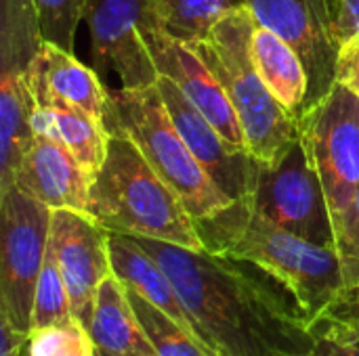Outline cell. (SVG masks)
<instances>
[{
	"instance_id": "6da1fadb",
	"label": "cell",
	"mask_w": 359,
	"mask_h": 356,
	"mask_svg": "<svg viewBox=\"0 0 359 356\" xmlns=\"http://www.w3.org/2000/svg\"><path fill=\"white\" fill-rule=\"evenodd\" d=\"M168 273L204 344L217 356H303L313 327L294 296L255 264L135 237Z\"/></svg>"
},
{
	"instance_id": "7a4b0ae2",
	"label": "cell",
	"mask_w": 359,
	"mask_h": 356,
	"mask_svg": "<svg viewBox=\"0 0 359 356\" xmlns=\"http://www.w3.org/2000/svg\"><path fill=\"white\" fill-rule=\"evenodd\" d=\"M198 233L204 250L255 264L280 281L311 325L339 308L345 281L337 248L307 241L238 204Z\"/></svg>"
},
{
	"instance_id": "3957f363",
	"label": "cell",
	"mask_w": 359,
	"mask_h": 356,
	"mask_svg": "<svg viewBox=\"0 0 359 356\" xmlns=\"http://www.w3.org/2000/svg\"><path fill=\"white\" fill-rule=\"evenodd\" d=\"M105 126L109 130L107 153L90 183L88 214L109 233L204 250L181 197L122 128Z\"/></svg>"
},
{
	"instance_id": "277c9868",
	"label": "cell",
	"mask_w": 359,
	"mask_h": 356,
	"mask_svg": "<svg viewBox=\"0 0 359 356\" xmlns=\"http://www.w3.org/2000/svg\"><path fill=\"white\" fill-rule=\"evenodd\" d=\"M255 15L242 4L227 13L208 38L189 44L225 88L242 124L250 153L263 166H276L299 136L297 120L278 103L250 57Z\"/></svg>"
},
{
	"instance_id": "5b68a950",
	"label": "cell",
	"mask_w": 359,
	"mask_h": 356,
	"mask_svg": "<svg viewBox=\"0 0 359 356\" xmlns=\"http://www.w3.org/2000/svg\"><path fill=\"white\" fill-rule=\"evenodd\" d=\"M105 124L122 128L139 145L154 170L181 197L196 227L221 218L236 206L179 134L156 84L109 92Z\"/></svg>"
},
{
	"instance_id": "8992f818",
	"label": "cell",
	"mask_w": 359,
	"mask_h": 356,
	"mask_svg": "<svg viewBox=\"0 0 359 356\" xmlns=\"http://www.w3.org/2000/svg\"><path fill=\"white\" fill-rule=\"evenodd\" d=\"M32 0H0V191L34 141V67L42 46Z\"/></svg>"
},
{
	"instance_id": "52a82bcc",
	"label": "cell",
	"mask_w": 359,
	"mask_h": 356,
	"mask_svg": "<svg viewBox=\"0 0 359 356\" xmlns=\"http://www.w3.org/2000/svg\"><path fill=\"white\" fill-rule=\"evenodd\" d=\"M53 210L15 185L0 191V313L32 332L38 279L48 252Z\"/></svg>"
},
{
	"instance_id": "ba28073f",
	"label": "cell",
	"mask_w": 359,
	"mask_h": 356,
	"mask_svg": "<svg viewBox=\"0 0 359 356\" xmlns=\"http://www.w3.org/2000/svg\"><path fill=\"white\" fill-rule=\"evenodd\" d=\"M297 126L324 185L337 229L359 195V97L337 82Z\"/></svg>"
},
{
	"instance_id": "9c48e42d",
	"label": "cell",
	"mask_w": 359,
	"mask_h": 356,
	"mask_svg": "<svg viewBox=\"0 0 359 356\" xmlns=\"http://www.w3.org/2000/svg\"><path fill=\"white\" fill-rule=\"evenodd\" d=\"M250 210L307 241L337 248L324 185L299 136L276 166L261 164Z\"/></svg>"
},
{
	"instance_id": "30bf717a",
	"label": "cell",
	"mask_w": 359,
	"mask_h": 356,
	"mask_svg": "<svg viewBox=\"0 0 359 356\" xmlns=\"http://www.w3.org/2000/svg\"><path fill=\"white\" fill-rule=\"evenodd\" d=\"M84 19L90 27L97 73L114 71L122 88L158 82L160 73L145 44V36L162 27L156 0H86Z\"/></svg>"
},
{
	"instance_id": "8fae6325",
	"label": "cell",
	"mask_w": 359,
	"mask_h": 356,
	"mask_svg": "<svg viewBox=\"0 0 359 356\" xmlns=\"http://www.w3.org/2000/svg\"><path fill=\"white\" fill-rule=\"evenodd\" d=\"M259 23L284 38L301 57L307 78V111L337 84L339 46L334 17L339 0H242ZM305 111V113H307Z\"/></svg>"
},
{
	"instance_id": "7c38bea8",
	"label": "cell",
	"mask_w": 359,
	"mask_h": 356,
	"mask_svg": "<svg viewBox=\"0 0 359 356\" xmlns=\"http://www.w3.org/2000/svg\"><path fill=\"white\" fill-rule=\"evenodd\" d=\"M156 86L179 134L208 176L233 204L250 206L261 162L248 149L227 141L170 78L158 76Z\"/></svg>"
},
{
	"instance_id": "4fadbf2b",
	"label": "cell",
	"mask_w": 359,
	"mask_h": 356,
	"mask_svg": "<svg viewBox=\"0 0 359 356\" xmlns=\"http://www.w3.org/2000/svg\"><path fill=\"white\" fill-rule=\"evenodd\" d=\"M48 252L67 287L74 317L88 329L97 290L114 273L109 231L86 212L53 210Z\"/></svg>"
},
{
	"instance_id": "5bb4252c",
	"label": "cell",
	"mask_w": 359,
	"mask_h": 356,
	"mask_svg": "<svg viewBox=\"0 0 359 356\" xmlns=\"http://www.w3.org/2000/svg\"><path fill=\"white\" fill-rule=\"evenodd\" d=\"M145 44L158 73L170 78L227 141L248 149L242 124L225 88L200 55L189 44L170 38L162 27L151 29L145 36Z\"/></svg>"
},
{
	"instance_id": "9a60e30c",
	"label": "cell",
	"mask_w": 359,
	"mask_h": 356,
	"mask_svg": "<svg viewBox=\"0 0 359 356\" xmlns=\"http://www.w3.org/2000/svg\"><path fill=\"white\" fill-rule=\"evenodd\" d=\"M93 178L76 155L46 132H36L23 153L13 185L50 210H76L88 214ZM11 185V187H13Z\"/></svg>"
},
{
	"instance_id": "2e32d148",
	"label": "cell",
	"mask_w": 359,
	"mask_h": 356,
	"mask_svg": "<svg viewBox=\"0 0 359 356\" xmlns=\"http://www.w3.org/2000/svg\"><path fill=\"white\" fill-rule=\"evenodd\" d=\"M34 99H55L105 124L109 92L99 73L50 42H42L34 67Z\"/></svg>"
},
{
	"instance_id": "e0dca14e",
	"label": "cell",
	"mask_w": 359,
	"mask_h": 356,
	"mask_svg": "<svg viewBox=\"0 0 359 356\" xmlns=\"http://www.w3.org/2000/svg\"><path fill=\"white\" fill-rule=\"evenodd\" d=\"M109 258H111L114 275L128 290L137 292L141 298L151 302L156 308H160L179 325H183L185 329H189L200 338L196 323L187 313L168 273L135 237L109 233Z\"/></svg>"
},
{
	"instance_id": "ac0fdd59",
	"label": "cell",
	"mask_w": 359,
	"mask_h": 356,
	"mask_svg": "<svg viewBox=\"0 0 359 356\" xmlns=\"http://www.w3.org/2000/svg\"><path fill=\"white\" fill-rule=\"evenodd\" d=\"M250 57L265 86L299 122L307 111L309 78L297 50L255 17L250 27Z\"/></svg>"
},
{
	"instance_id": "d6986e66",
	"label": "cell",
	"mask_w": 359,
	"mask_h": 356,
	"mask_svg": "<svg viewBox=\"0 0 359 356\" xmlns=\"http://www.w3.org/2000/svg\"><path fill=\"white\" fill-rule=\"evenodd\" d=\"M95 348L128 356H158L130 304L126 285L111 273L97 290L88 325Z\"/></svg>"
},
{
	"instance_id": "ffe728a7",
	"label": "cell",
	"mask_w": 359,
	"mask_h": 356,
	"mask_svg": "<svg viewBox=\"0 0 359 356\" xmlns=\"http://www.w3.org/2000/svg\"><path fill=\"white\" fill-rule=\"evenodd\" d=\"M36 105L34 132H46L63 143L76 155L88 176L95 178L107 153V126L93 115L55 99H38Z\"/></svg>"
},
{
	"instance_id": "44dd1931",
	"label": "cell",
	"mask_w": 359,
	"mask_h": 356,
	"mask_svg": "<svg viewBox=\"0 0 359 356\" xmlns=\"http://www.w3.org/2000/svg\"><path fill=\"white\" fill-rule=\"evenodd\" d=\"M242 4V0H156L162 29L185 44L208 38L215 25Z\"/></svg>"
},
{
	"instance_id": "7402d4cb",
	"label": "cell",
	"mask_w": 359,
	"mask_h": 356,
	"mask_svg": "<svg viewBox=\"0 0 359 356\" xmlns=\"http://www.w3.org/2000/svg\"><path fill=\"white\" fill-rule=\"evenodd\" d=\"M130 304L143 325L145 336L149 338L158 356H217L196 334L179 325L166 313L156 308L151 302L141 298L137 292L128 290Z\"/></svg>"
},
{
	"instance_id": "603a6c76",
	"label": "cell",
	"mask_w": 359,
	"mask_h": 356,
	"mask_svg": "<svg viewBox=\"0 0 359 356\" xmlns=\"http://www.w3.org/2000/svg\"><path fill=\"white\" fill-rule=\"evenodd\" d=\"M337 252L343 266V298L332 317L359 323V195L351 210L334 229Z\"/></svg>"
},
{
	"instance_id": "cb8c5ba5",
	"label": "cell",
	"mask_w": 359,
	"mask_h": 356,
	"mask_svg": "<svg viewBox=\"0 0 359 356\" xmlns=\"http://www.w3.org/2000/svg\"><path fill=\"white\" fill-rule=\"evenodd\" d=\"M74 311L69 302L67 287L63 283V277L59 273V266L50 252H46V260L38 279L36 298H34V311H32V329L59 325L65 321H72Z\"/></svg>"
},
{
	"instance_id": "d4e9b609",
	"label": "cell",
	"mask_w": 359,
	"mask_h": 356,
	"mask_svg": "<svg viewBox=\"0 0 359 356\" xmlns=\"http://www.w3.org/2000/svg\"><path fill=\"white\" fill-rule=\"evenodd\" d=\"M23 356H95V344L88 329L78 319H72L32 329Z\"/></svg>"
},
{
	"instance_id": "484cf974",
	"label": "cell",
	"mask_w": 359,
	"mask_h": 356,
	"mask_svg": "<svg viewBox=\"0 0 359 356\" xmlns=\"http://www.w3.org/2000/svg\"><path fill=\"white\" fill-rule=\"evenodd\" d=\"M32 4L42 40L74 52L76 29L86 13V0H32Z\"/></svg>"
},
{
	"instance_id": "4316f807",
	"label": "cell",
	"mask_w": 359,
	"mask_h": 356,
	"mask_svg": "<svg viewBox=\"0 0 359 356\" xmlns=\"http://www.w3.org/2000/svg\"><path fill=\"white\" fill-rule=\"evenodd\" d=\"M311 327L313 346L303 356H359V323L324 317Z\"/></svg>"
},
{
	"instance_id": "83f0119b",
	"label": "cell",
	"mask_w": 359,
	"mask_h": 356,
	"mask_svg": "<svg viewBox=\"0 0 359 356\" xmlns=\"http://www.w3.org/2000/svg\"><path fill=\"white\" fill-rule=\"evenodd\" d=\"M334 40L341 52L359 44V0H339L334 17Z\"/></svg>"
},
{
	"instance_id": "f1b7e54d",
	"label": "cell",
	"mask_w": 359,
	"mask_h": 356,
	"mask_svg": "<svg viewBox=\"0 0 359 356\" xmlns=\"http://www.w3.org/2000/svg\"><path fill=\"white\" fill-rule=\"evenodd\" d=\"M29 334L19 332L6 315L0 313V356H23Z\"/></svg>"
},
{
	"instance_id": "f546056e",
	"label": "cell",
	"mask_w": 359,
	"mask_h": 356,
	"mask_svg": "<svg viewBox=\"0 0 359 356\" xmlns=\"http://www.w3.org/2000/svg\"><path fill=\"white\" fill-rule=\"evenodd\" d=\"M337 82L359 97V44L341 52L337 65Z\"/></svg>"
},
{
	"instance_id": "4dcf8cb0",
	"label": "cell",
	"mask_w": 359,
	"mask_h": 356,
	"mask_svg": "<svg viewBox=\"0 0 359 356\" xmlns=\"http://www.w3.org/2000/svg\"><path fill=\"white\" fill-rule=\"evenodd\" d=\"M95 356H128V355H114V353H105V350L95 348Z\"/></svg>"
}]
</instances>
